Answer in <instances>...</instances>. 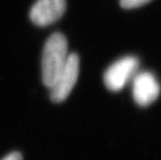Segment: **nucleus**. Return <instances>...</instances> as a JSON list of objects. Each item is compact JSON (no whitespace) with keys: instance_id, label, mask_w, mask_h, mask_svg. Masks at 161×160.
<instances>
[{"instance_id":"obj_1","label":"nucleus","mask_w":161,"mask_h":160,"mask_svg":"<svg viewBox=\"0 0 161 160\" xmlns=\"http://www.w3.org/2000/svg\"><path fill=\"white\" fill-rule=\"evenodd\" d=\"M69 54L68 41L63 34L54 33L47 39L42 56V78L48 88L63 70Z\"/></svg>"},{"instance_id":"obj_2","label":"nucleus","mask_w":161,"mask_h":160,"mask_svg":"<svg viewBox=\"0 0 161 160\" xmlns=\"http://www.w3.org/2000/svg\"><path fill=\"white\" fill-rule=\"evenodd\" d=\"M139 69V60L134 56H125L113 63L105 71L103 80L106 88L119 92L132 81Z\"/></svg>"},{"instance_id":"obj_3","label":"nucleus","mask_w":161,"mask_h":160,"mask_svg":"<svg viewBox=\"0 0 161 160\" xmlns=\"http://www.w3.org/2000/svg\"><path fill=\"white\" fill-rule=\"evenodd\" d=\"M79 75V58L75 53H69L67 63L50 87V97L54 102H62L71 93Z\"/></svg>"},{"instance_id":"obj_4","label":"nucleus","mask_w":161,"mask_h":160,"mask_svg":"<svg viewBox=\"0 0 161 160\" xmlns=\"http://www.w3.org/2000/svg\"><path fill=\"white\" fill-rule=\"evenodd\" d=\"M131 82H132V97L139 106H149L159 97L160 85L152 72L138 71Z\"/></svg>"},{"instance_id":"obj_5","label":"nucleus","mask_w":161,"mask_h":160,"mask_svg":"<svg viewBox=\"0 0 161 160\" xmlns=\"http://www.w3.org/2000/svg\"><path fill=\"white\" fill-rule=\"evenodd\" d=\"M66 8V0H38L32 6L29 17L34 24L45 27L59 20Z\"/></svg>"},{"instance_id":"obj_6","label":"nucleus","mask_w":161,"mask_h":160,"mask_svg":"<svg viewBox=\"0 0 161 160\" xmlns=\"http://www.w3.org/2000/svg\"><path fill=\"white\" fill-rule=\"evenodd\" d=\"M152 0H120V5L124 9H133L149 3Z\"/></svg>"},{"instance_id":"obj_7","label":"nucleus","mask_w":161,"mask_h":160,"mask_svg":"<svg viewBox=\"0 0 161 160\" xmlns=\"http://www.w3.org/2000/svg\"><path fill=\"white\" fill-rule=\"evenodd\" d=\"M2 160H22V156L19 152H12L10 154H8L6 157H4Z\"/></svg>"}]
</instances>
